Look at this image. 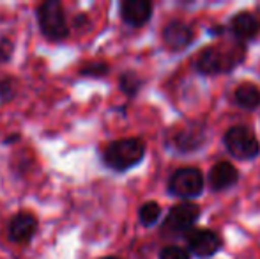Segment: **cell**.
Returning <instances> with one entry per match:
<instances>
[{"instance_id":"obj_1","label":"cell","mask_w":260,"mask_h":259,"mask_svg":"<svg viewBox=\"0 0 260 259\" xmlns=\"http://www.w3.org/2000/svg\"><path fill=\"white\" fill-rule=\"evenodd\" d=\"M145 158V142L138 137L119 138L101 151V162L113 172H127Z\"/></svg>"},{"instance_id":"obj_2","label":"cell","mask_w":260,"mask_h":259,"mask_svg":"<svg viewBox=\"0 0 260 259\" xmlns=\"http://www.w3.org/2000/svg\"><path fill=\"white\" fill-rule=\"evenodd\" d=\"M246 48L236 41L232 46H207L199 53L195 69L200 75H219L229 73L244 61Z\"/></svg>"},{"instance_id":"obj_3","label":"cell","mask_w":260,"mask_h":259,"mask_svg":"<svg viewBox=\"0 0 260 259\" xmlns=\"http://www.w3.org/2000/svg\"><path fill=\"white\" fill-rule=\"evenodd\" d=\"M36 21L41 36L50 43H62L71 34L64 6L58 0H45L39 4L36 7Z\"/></svg>"},{"instance_id":"obj_4","label":"cell","mask_w":260,"mask_h":259,"mask_svg":"<svg viewBox=\"0 0 260 259\" xmlns=\"http://www.w3.org/2000/svg\"><path fill=\"white\" fill-rule=\"evenodd\" d=\"M223 144L230 156L237 160H253L260 155V142L248 126H232L223 135Z\"/></svg>"},{"instance_id":"obj_5","label":"cell","mask_w":260,"mask_h":259,"mask_svg":"<svg viewBox=\"0 0 260 259\" xmlns=\"http://www.w3.org/2000/svg\"><path fill=\"white\" fill-rule=\"evenodd\" d=\"M200 218V206L191 200H184L170 208L161 225V231L172 236L188 235L191 229H195V224Z\"/></svg>"},{"instance_id":"obj_6","label":"cell","mask_w":260,"mask_h":259,"mask_svg":"<svg viewBox=\"0 0 260 259\" xmlns=\"http://www.w3.org/2000/svg\"><path fill=\"white\" fill-rule=\"evenodd\" d=\"M204 190V176L197 167H182L177 169L168 180V192L174 197L184 199H195Z\"/></svg>"},{"instance_id":"obj_7","label":"cell","mask_w":260,"mask_h":259,"mask_svg":"<svg viewBox=\"0 0 260 259\" xmlns=\"http://www.w3.org/2000/svg\"><path fill=\"white\" fill-rule=\"evenodd\" d=\"M184 238H186V249H188V252L200 259H207L214 256L216 252H219V249L223 245L219 235H216L211 229L195 227Z\"/></svg>"},{"instance_id":"obj_8","label":"cell","mask_w":260,"mask_h":259,"mask_svg":"<svg viewBox=\"0 0 260 259\" xmlns=\"http://www.w3.org/2000/svg\"><path fill=\"white\" fill-rule=\"evenodd\" d=\"M39 229V220L30 211H18L7 224V238L18 245H27L34 240Z\"/></svg>"},{"instance_id":"obj_9","label":"cell","mask_w":260,"mask_h":259,"mask_svg":"<svg viewBox=\"0 0 260 259\" xmlns=\"http://www.w3.org/2000/svg\"><path fill=\"white\" fill-rule=\"evenodd\" d=\"M206 140V130L204 126L189 123L186 126H181L177 130H172V138L170 146L179 153H191L195 149H199Z\"/></svg>"},{"instance_id":"obj_10","label":"cell","mask_w":260,"mask_h":259,"mask_svg":"<svg viewBox=\"0 0 260 259\" xmlns=\"http://www.w3.org/2000/svg\"><path fill=\"white\" fill-rule=\"evenodd\" d=\"M229 31L237 43L244 45L260 34V20L257 14L250 13V11H241V13L234 14V18L230 20Z\"/></svg>"},{"instance_id":"obj_11","label":"cell","mask_w":260,"mask_h":259,"mask_svg":"<svg viewBox=\"0 0 260 259\" xmlns=\"http://www.w3.org/2000/svg\"><path fill=\"white\" fill-rule=\"evenodd\" d=\"M119 14L129 27H144L152 18V4L149 0H122L119 4Z\"/></svg>"},{"instance_id":"obj_12","label":"cell","mask_w":260,"mask_h":259,"mask_svg":"<svg viewBox=\"0 0 260 259\" xmlns=\"http://www.w3.org/2000/svg\"><path fill=\"white\" fill-rule=\"evenodd\" d=\"M163 43L167 48L174 50V52H182L186 50L195 39V32L188 23L181 20H172L165 25L163 28Z\"/></svg>"},{"instance_id":"obj_13","label":"cell","mask_w":260,"mask_h":259,"mask_svg":"<svg viewBox=\"0 0 260 259\" xmlns=\"http://www.w3.org/2000/svg\"><path fill=\"white\" fill-rule=\"evenodd\" d=\"M237 181H239V170L230 162H218L209 170V185L214 192L229 190Z\"/></svg>"},{"instance_id":"obj_14","label":"cell","mask_w":260,"mask_h":259,"mask_svg":"<svg viewBox=\"0 0 260 259\" xmlns=\"http://www.w3.org/2000/svg\"><path fill=\"white\" fill-rule=\"evenodd\" d=\"M234 103L244 110H255L260 107V87L251 82H244L234 91Z\"/></svg>"},{"instance_id":"obj_15","label":"cell","mask_w":260,"mask_h":259,"mask_svg":"<svg viewBox=\"0 0 260 259\" xmlns=\"http://www.w3.org/2000/svg\"><path fill=\"white\" fill-rule=\"evenodd\" d=\"M161 218V206L154 200H149V203L142 204L140 210H138V220L144 227H152L159 222Z\"/></svg>"},{"instance_id":"obj_16","label":"cell","mask_w":260,"mask_h":259,"mask_svg":"<svg viewBox=\"0 0 260 259\" xmlns=\"http://www.w3.org/2000/svg\"><path fill=\"white\" fill-rule=\"evenodd\" d=\"M142 85H144V82H142V78L135 71H124L122 75L119 76V89L122 91L127 98L137 96L138 91L142 89Z\"/></svg>"},{"instance_id":"obj_17","label":"cell","mask_w":260,"mask_h":259,"mask_svg":"<svg viewBox=\"0 0 260 259\" xmlns=\"http://www.w3.org/2000/svg\"><path fill=\"white\" fill-rule=\"evenodd\" d=\"M110 73V66L103 63V61H92V63H87L80 66L78 75L85 76V78H103Z\"/></svg>"},{"instance_id":"obj_18","label":"cell","mask_w":260,"mask_h":259,"mask_svg":"<svg viewBox=\"0 0 260 259\" xmlns=\"http://www.w3.org/2000/svg\"><path fill=\"white\" fill-rule=\"evenodd\" d=\"M18 94V80L13 76L0 78V105H6L13 101Z\"/></svg>"},{"instance_id":"obj_19","label":"cell","mask_w":260,"mask_h":259,"mask_svg":"<svg viewBox=\"0 0 260 259\" xmlns=\"http://www.w3.org/2000/svg\"><path fill=\"white\" fill-rule=\"evenodd\" d=\"M157 259H191V254L188 252V249L179 245H167L159 250Z\"/></svg>"},{"instance_id":"obj_20","label":"cell","mask_w":260,"mask_h":259,"mask_svg":"<svg viewBox=\"0 0 260 259\" xmlns=\"http://www.w3.org/2000/svg\"><path fill=\"white\" fill-rule=\"evenodd\" d=\"M14 43L9 38H0V64H7L13 59Z\"/></svg>"},{"instance_id":"obj_21","label":"cell","mask_w":260,"mask_h":259,"mask_svg":"<svg viewBox=\"0 0 260 259\" xmlns=\"http://www.w3.org/2000/svg\"><path fill=\"white\" fill-rule=\"evenodd\" d=\"M16 140H20V135H18V133H16V135H9V137L4 138V144L9 146V144H14Z\"/></svg>"},{"instance_id":"obj_22","label":"cell","mask_w":260,"mask_h":259,"mask_svg":"<svg viewBox=\"0 0 260 259\" xmlns=\"http://www.w3.org/2000/svg\"><path fill=\"white\" fill-rule=\"evenodd\" d=\"M101 259H120V257H117V256H106V257H101Z\"/></svg>"}]
</instances>
